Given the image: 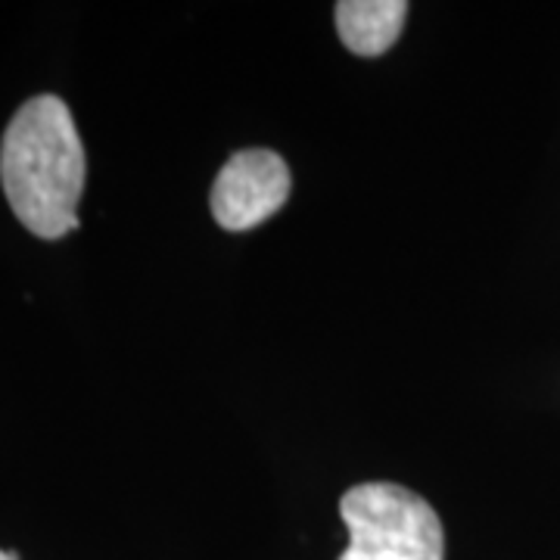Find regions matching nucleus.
I'll return each mask as SVG.
<instances>
[{"instance_id": "f257e3e1", "label": "nucleus", "mask_w": 560, "mask_h": 560, "mask_svg": "<svg viewBox=\"0 0 560 560\" xmlns=\"http://www.w3.org/2000/svg\"><path fill=\"white\" fill-rule=\"evenodd\" d=\"M84 147L69 106L57 94L25 101L0 140V184L13 215L40 241L79 231Z\"/></svg>"}, {"instance_id": "f03ea898", "label": "nucleus", "mask_w": 560, "mask_h": 560, "mask_svg": "<svg viewBox=\"0 0 560 560\" xmlns=\"http://www.w3.org/2000/svg\"><path fill=\"white\" fill-rule=\"evenodd\" d=\"M349 548L340 560H445L440 514L399 482H361L340 501Z\"/></svg>"}, {"instance_id": "7ed1b4c3", "label": "nucleus", "mask_w": 560, "mask_h": 560, "mask_svg": "<svg viewBox=\"0 0 560 560\" xmlns=\"http://www.w3.org/2000/svg\"><path fill=\"white\" fill-rule=\"evenodd\" d=\"M290 197V168L271 150H241L221 165L212 184V215L219 228L241 234L283 209Z\"/></svg>"}, {"instance_id": "20e7f679", "label": "nucleus", "mask_w": 560, "mask_h": 560, "mask_svg": "<svg viewBox=\"0 0 560 560\" xmlns=\"http://www.w3.org/2000/svg\"><path fill=\"white\" fill-rule=\"evenodd\" d=\"M408 20L405 0H340L337 32L355 57H381L401 35Z\"/></svg>"}, {"instance_id": "39448f33", "label": "nucleus", "mask_w": 560, "mask_h": 560, "mask_svg": "<svg viewBox=\"0 0 560 560\" xmlns=\"http://www.w3.org/2000/svg\"><path fill=\"white\" fill-rule=\"evenodd\" d=\"M0 560H20L16 555H7V551H0Z\"/></svg>"}]
</instances>
